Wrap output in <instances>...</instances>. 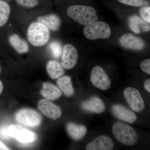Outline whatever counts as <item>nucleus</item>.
Segmentation results:
<instances>
[{
	"mask_svg": "<svg viewBox=\"0 0 150 150\" xmlns=\"http://www.w3.org/2000/svg\"><path fill=\"white\" fill-rule=\"evenodd\" d=\"M67 13L75 21L86 26L93 23L98 19L95 9L89 6H71L67 9Z\"/></svg>",
	"mask_w": 150,
	"mask_h": 150,
	"instance_id": "1",
	"label": "nucleus"
},
{
	"mask_svg": "<svg viewBox=\"0 0 150 150\" xmlns=\"http://www.w3.org/2000/svg\"><path fill=\"white\" fill-rule=\"evenodd\" d=\"M27 36L28 41L33 46H43L50 39V30L39 22H33L28 28Z\"/></svg>",
	"mask_w": 150,
	"mask_h": 150,
	"instance_id": "2",
	"label": "nucleus"
},
{
	"mask_svg": "<svg viewBox=\"0 0 150 150\" xmlns=\"http://www.w3.org/2000/svg\"><path fill=\"white\" fill-rule=\"evenodd\" d=\"M112 134L118 142L127 146H133L138 142L137 133L131 126L121 122L112 125Z\"/></svg>",
	"mask_w": 150,
	"mask_h": 150,
	"instance_id": "3",
	"label": "nucleus"
},
{
	"mask_svg": "<svg viewBox=\"0 0 150 150\" xmlns=\"http://www.w3.org/2000/svg\"><path fill=\"white\" fill-rule=\"evenodd\" d=\"M84 34L88 39L91 40L106 39L110 37L111 31L110 26L103 21L95 22L86 25L83 30Z\"/></svg>",
	"mask_w": 150,
	"mask_h": 150,
	"instance_id": "4",
	"label": "nucleus"
},
{
	"mask_svg": "<svg viewBox=\"0 0 150 150\" xmlns=\"http://www.w3.org/2000/svg\"><path fill=\"white\" fill-rule=\"evenodd\" d=\"M16 121L19 124L30 128H35L40 126L42 116L36 110L25 108L19 110L15 115Z\"/></svg>",
	"mask_w": 150,
	"mask_h": 150,
	"instance_id": "5",
	"label": "nucleus"
},
{
	"mask_svg": "<svg viewBox=\"0 0 150 150\" xmlns=\"http://www.w3.org/2000/svg\"><path fill=\"white\" fill-rule=\"evenodd\" d=\"M8 133L11 138H14L19 142L24 144L35 142L37 136L35 133L17 124L8 126Z\"/></svg>",
	"mask_w": 150,
	"mask_h": 150,
	"instance_id": "6",
	"label": "nucleus"
},
{
	"mask_svg": "<svg viewBox=\"0 0 150 150\" xmlns=\"http://www.w3.org/2000/svg\"><path fill=\"white\" fill-rule=\"evenodd\" d=\"M124 97L129 106L136 112L142 111L145 107V103L139 91L133 87L127 88L123 92Z\"/></svg>",
	"mask_w": 150,
	"mask_h": 150,
	"instance_id": "7",
	"label": "nucleus"
},
{
	"mask_svg": "<svg viewBox=\"0 0 150 150\" xmlns=\"http://www.w3.org/2000/svg\"><path fill=\"white\" fill-rule=\"evenodd\" d=\"M90 79L95 86L102 90H107L111 86V81L102 68L96 66L92 69Z\"/></svg>",
	"mask_w": 150,
	"mask_h": 150,
	"instance_id": "8",
	"label": "nucleus"
},
{
	"mask_svg": "<svg viewBox=\"0 0 150 150\" xmlns=\"http://www.w3.org/2000/svg\"><path fill=\"white\" fill-rule=\"evenodd\" d=\"M78 53L76 48L71 44L65 45L62 59V66L66 69H71L77 63Z\"/></svg>",
	"mask_w": 150,
	"mask_h": 150,
	"instance_id": "9",
	"label": "nucleus"
},
{
	"mask_svg": "<svg viewBox=\"0 0 150 150\" xmlns=\"http://www.w3.org/2000/svg\"><path fill=\"white\" fill-rule=\"evenodd\" d=\"M38 108L42 114L53 120L58 119L62 115L61 108L48 99L40 100L38 103Z\"/></svg>",
	"mask_w": 150,
	"mask_h": 150,
	"instance_id": "10",
	"label": "nucleus"
},
{
	"mask_svg": "<svg viewBox=\"0 0 150 150\" xmlns=\"http://www.w3.org/2000/svg\"><path fill=\"white\" fill-rule=\"evenodd\" d=\"M119 42L122 47L129 50H142L145 47V42L141 38L130 33L122 35Z\"/></svg>",
	"mask_w": 150,
	"mask_h": 150,
	"instance_id": "11",
	"label": "nucleus"
},
{
	"mask_svg": "<svg viewBox=\"0 0 150 150\" xmlns=\"http://www.w3.org/2000/svg\"><path fill=\"white\" fill-rule=\"evenodd\" d=\"M114 147L112 139L108 136H99L90 142L86 147L87 150H111Z\"/></svg>",
	"mask_w": 150,
	"mask_h": 150,
	"instance_id": "12",
	"label": "nucleus"
},
{
	"mask_svg": "<svg viewBox=\"0 0 150 150\" xmlns=\"http://www.w3.org/2000/svg\"><path fill=\"white\" fill-rule=\"evenodd\" d=\"M111 110L113 115L119 120L129 123H134L137 120V116L134 112L121 105H112Z\"/></svg>",
	"mask_w": 150,
	"mask_h": 150,
	"instance_id": "13",
	"label": "nucleus"
},
{
	"mask_svg": "<svg viewBox=\"0 0 150 150\" xmlns=\"http://www.w3.org/2000/svg\"><path fill=\"white\" fill-rule=\"evenodd\" d=\"M128 22L129 27L131 30L137 34L150 31L149 23L144 21L137 16H130Z\"/></svg>",
	"mask_w": 150,
	"mask_h": 150,
	"instance_id": "14",
	"label": "nucleus"
},
{
	"mask_svg": "<svg viewBox=\"0 0 150 150\" xmlns=\"http://www.w3.org/2000/svg\"><path fill=\"white\" fill-rule=\"evenodd\" d=\"M81 107L86 111L97 113H101L105 110L104 103L101 99L97 97H93L83 102Z\"/></svg>",
	"mask_w": 150,
	"mask_h": 150,
	"instance_id": "15",
	"label": "nucleus"
},
{
	"mask_svg": "<svg viewBox=\"0 0 150 150\" xmlns=\"http://www.w3.org/2000/svg\"><path fill=\"white\" fill-rule=\"evenodd\" d=\"M37 21L44 25L48 29L54 31L58 30L61 25V19L55 14L38 17Z\"/></svg>",
	"mask_w": 150,
	"mask_h": 150,
	"instance_id": "16",
	"label": "nucleus"
},
{
	"mask_svg": "<svg viewBox=\"0 0 150 150\" xmlns=\"http://www.w3.org/2000/svg\"><path fill=\"white\" fill-rule=\"evenodd\" d=\"M40 94L46 99L54 100L62 96V93L58 88L52 83L45 82L42 85Z\"/></svg>",
	"mask_w": 150,
	"mask_h": 150,
	"instance_id": "17",
	"label": "nucleus"
},
{
	"mask_svg": "<svg viewBox=\"0 0 150 150\" xmlns=\"http://www.w3.org/2000/svg\"><path fill=\"white\" fill-rule=\"evenodd\" d=\"M67 130L70 137L75 141H80L85 137L87 132L85 126L69 123L67 125Z\"/></svg>",
	"mask_w": 150,
	"mask_h": 150,
	"instance_id": "18",
	"label": "nucleus"
},
{
	"mask_svg": "<svg viewBox=\"0 0 150 150\" xmlns=\"http://www.w3.org/2000/svg\"><path fill=\"white\" fill-rule=\"evenodd\" d=\"M9 42L11 46L19 54H24L29 51V46L27 42L17 34H13L9 38Z\"/></svg>",
	"mask_w": 150,
	"mask_h": 150,
	"instance_id": "19",
	"label": "nucleus"
},
{
	"mask_svg": "<svg viewBox=\"0 0 150 150\" xmlns=\"http://www.w3.org/2000/svg\"><path fill=\"white\" fill-rule=\"evenodd\" d=\"M46 71L48 76L52 79H58L64 74L62 65L55 60H51L47 63Z\"/></svg>",
	"mask_w": 150,
	"mask_h": 150,
	"instance_id": "20",
	"label": "nucleus"
},
{
	"mask_svg": "<svg viewBox=\"0 0 150 150\" xmlns=\"http://www.w3.org/2000/svg\"><path fill=\"white\" fill-rule=\"evenodd\" d=\"M57 84L60 90L67 96H72L74 93L71 79L69 76H63L58 78Z\"/></svg>",
	"mask_w": 150,
	"mask_h": 150,
	"instance_id": "21",
	"label": "nucleus"
},
{
	"mask_svg": "<svg viewBox=\"0 0 150 150\" xmlns=\"http://www.w3.org/2000/svg\"><path fill=\"white\" fill-rule=\"evenodd\" d=\"M11 8L7 3L0 0V27L5 25L9 17Z\"/></svg>",
	"mask_w": 150,
	"mask_h": 150,
	"instance_id": "22",
	"label": "nucleus"
},
{
	"mask_svg": "<svg viewBox=\"0 0 150 150\" xmlns=\"http://www.w3.org/2000/svg\"><path fill=\"white\" fill-rule=\"evenodd\" d=\"M48 48L51 51L52 56L58 59L62 54V48L61 43L57 41H53L49 43Z\"/></svg>",
	"mask_w": 150,
	"mask_h": 150,
	"instance_id": "23",
	"label": "nucleus"
},
{
	"mask_svg": "<svg viewBox=\"0 0 150 150\" xmlns=\"http://www.w3.org/2000/svg\"><path fill=\"white\" fill-rule=\"evenodd\" d=\"M20 6L24 7L33 8L38 4V0H16Z\"/></svg>",
	"mask_w": 150,
	"mask_h": 150,
	"instance_id": "24",
	"label": "nucleus"
},
{
	"mask_svg": "<svg viewBox=\"0 0 150 150\" xmlns=\"http://www.w3.org/2000/svg\"><path fill=\"white\" fill-rule=\"evenodd\" d=\"M140 13L143 20L148 23H150V7H144L140 9Z\"/></svg>",
	"mask_w": 150,
	"mask_h": 150,
	"instance_id": "25",
	"label": "nucleus"
},
{
	"mask_svg": "<svg viewBox=\"0 0 150 150\" xmlns=\"http://www.w3.org/2000/svg\"><path fill=\"white\" fill-rule=\"evenodd\" d=\"M119 2L126 5L139 7L143 5L144 0H118Z\"/></svg>",
	"mask_w": 150,
	"mask_h": 150,
	"instance_id": "26",
	"label": "nucleus"
},
{
	"mask_svg": "<svg viewBox=\"0 0 150 150\" xmlns=\"http://www.w3.org/2000/svg\"><path fill=\"white\" fill-rule=\"evenodd\" d=\"M141 69L144 72L150 75V59H147L142 61L140 64Z\"/></svg>",
	"mask_w": 150,
	"mask_h": 150,
	"instance_id": "27",
	"label": "nucleus"
},
{
	"mask_svg": "<svg viewBox=\"0 0 150 150\" xmlns=\"http://www.w3.org/2000/svg\"><path fill=\"white\" fill-rule=\"evenodd\" d=\"M8 128V126H3L0 127V137L3 139L8 140L11 139L9 135Z\"/></svg>",
	"mask_w": 150,
	"mask_h": 150,
	"instance_id": "28",
	"label": "nucleus"
},
{
	"mask_svg": "<svg viewBox=\"0 0 150 150\" xmlns=\"http://www.w3.org/2000/svg\"><path fill=\"white\" fill-rule=\"evenodd\" d=\"M144 88L149 93H150V79H148L145 81L144 83Z\"/></svg>",
	"mask_w": 150,
	"mask_h": 150,
	"instance_id": "29",
	"label": "nucleus"
},
{
	"mask_svg": "<svg viewBox=\"0 0 150 150\" xmlns=\"http://www.w3.org/2000/svg\"><path fill=\"white\" fill-rule=\"evenodd\" d=\"M10 150L8 147H7L3 142L0 141V150Z\"/></svg>",
	"mask_w": 150,
	"mask_h": 150,
	"instance_id": "30",
	"label": "nucleus"
},
{
	"mask_svg": "<svg viewBox=\"0 0 150 150\" xmlns=\"http://www.w3.org/2000/svg\"><path fill=\"white\" fill-rule=\"evenodd\" d=\"M3 89H4V86H3L2 82L1 81H0V95L3 92Z\"/></svg>",
	"mask_w": 150,
	"mask_h": 150,
	"instance_id": "31",
	"label": "nucleus"
},
{
	"mask_svg": "<svg viewBox=\"0 0 150 150\" xmlns=\"http://www.w3.org/2000/svg\"><path fill=\"white\" fill-rule=\"evenodd\" d=\"M1 66H0V73H1Z\"/></svg>",
	"mask_w": 150,
	"mask_h": 150,
	"instance_id": "32",
	"label": "nucleus"
},
{
	"mask_svg": "<svg viewBox=\"0 0 150 150\" xmlns=\"http://www.w3.org/2000/svg\"><path fill=\"white\" fill-rule=\"evenodd\" d=\"M7 1H8V0H7Z\"/></svg>",
	"mask_w": 150,
	"mask_h": 150,
	"instance_id": "33",
	"label": "nucleus"
}]
</instances>
